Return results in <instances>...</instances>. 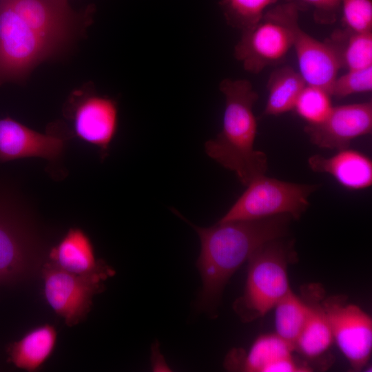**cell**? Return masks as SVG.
<instances>
[{"mask_svg": "<svg viewBox=\"0 0 372 372\" xmlns=\"http://www.w3.org/2000/svg\"><path fill=\"white\" fill-rule=\"evenodd\" d=\"M93 10L76 12L67 0H0V85L24 80L90 21Z\"/></svg>", "mask_w": 372, "mask_h": 372, "instance_id": "obj_1", "label": "cell"}, {"mask_svg": "<svg viewBox=\"0 0 372 372\" xmlns=\"http://www.w3.org/2000/svg\"><path fill=\"white\" fill-rule=\"evenodd\" d=\"M287 214L262 219L217 222L202 227L189 222L200 240L196 267L202 279L196 309L216 318L224 289L233 274L265 243L287 236Z\"/></svg>", "mask_w": 372, "mask_h": 372, "instance_id": "obj_2", "label": "cell"}, {"mask_svg": "<svg viewBox=\"0 0 372 372\" xmlns=\"http://www.w3.org/2000/svg\"><path fill=\"white\" fill-rule=\"evenodd\" d=\"M219 89L225 100L223 127L205 143V152L247 185L267 169V155L254 148L257 122L254 106L258 95L247 79H225Z\"/></svg>", "mask_w": 372, "mask_h": 372, "instance_id": "obj_3", "label": "cell"}, {"mask_svg": "<svg viewBox=\"0 0 372 372\" xmlns=\"http://www.w3.org/2000/svg\"><path fill=\"white\" fill-rule=\"evenodd\" d=\"M294 256L292 242L282 238L265 243L249 259L244 292L233 305L242 322L265 316L291 289L287 267Z\"/></svg>", "mask_w": 372, "mask_h": 372, "instance_id": "obj_4", "label": "cell"}, {"mask_svg": "<svg viewBox=\"0 0 372 372\" xmlns=\"http://www.w3.org/2000/svg\"><path fill=\"white\" fill-rule=\"evenodd\" d=\"M300 28L296 8L287 2L278 5L266 11L254 26L242 32L234 47V56L246 71L258 74L285 59L293 48Z\"/></svg>", "mask_w": 372, "mask_h": 372, "instance_id": "obj_5", "label": "cell"}, {"mask_svg": "<svg viewBox=\"0 0 372 372\" xmlns=\"http://www.w3.org/2000/svg\"><path fill=\"white\" fill-rule=\"evenodd\" d=\"M218 221L262 219L287 214L299 219L309 205V198L319 187L259 176Z\"/></svg>", "mask_w": 372, "mask_h": 372, "instance_id": "obj_6", "label": "cell"}, {"mask_svg": "<svg viewBox=\"0 0 372 372\" xmlns=\"http://www.w3.org/2000/svg\"><path fill=\"white\" fill-rule=\"evenodd\" d=\"M44 298L68 327L85 319L95 295L105 289L104 282L115 274L110 265L96 271L78 274L66 271L49 260L41 269Z\"/></svg>", "mask_w": 372, "mask_h": 372, "instance_id": "obj_7", "label": "cell"}, {"mask_svg": "<svg viewBox=\"0 0 372 372\" xmlns=\"http://www.w3.org/2000/svg\"><path fill=\"white\" fill-rule=\"evenodd\" d=\"M43 263L29 225L9 198L0 192V285L25 281Z\"/></svg>", "mask_w": 372, "mask_h": 372, "instance_id": "obj_8", "label": "cell"}, {"mask_svg": "<svg viewBox=\"0 0 372 372\" xmlns=\"http://www.w3.org/2000/svg\"><path fill=\"white\" fill-rule=\"evenodd\" d=\"M333 341L351 368L361 371L372 352V319L358 305L349 302L343 295L322 298Z\"/></svg>", "mask_w": 372, "mask_h": 372, "instance_id": "obj_9", "label": "cell"}, {"mask_svg": "<svg viewBox=\"0 0 372 372\" xmlns=\"http://www.w3.org/2000/svg\"><path fill=\"white\" fill-rule=\"evenodd\" d=\"M65 115L72 121L74 134L98 147L101 158H105L118 127L116 102L90 89H79L69 98Z\"/></svg>", "mask_w": 372, "mask_h": 372, "instance_id": "obj_10", "label": "cell"}, {"mask_svg": "<svg viewBox=\"0 0 372 372\" xmlns=\"http://www.w3.org/2000/svg\"><path fill=\"white\" fill-rule=\"evenodd\" d=\"M371 130V102L333 107L322 122L304 127L313 145L338 150L348 148L353 139L369 134Z\"/></svg>", "mask_w": 372, "mask_h": 372, "instance_id": "obj_11", "label": "cell"}, {"mask_svg": "<svg viewBox=\"0 0 372 372\" xmlns=\"http://www.w3.org/2000/svg\"><path fill=\"white\" fill-rule=\"evenodd\" d=\"M65 148V140L34 131L10 117L0 119V162L38 157L58 158Z\"/></svg>", "mask_w": 372, "mask_h": 372, "instance_id": "obj_12", "label": "cell"}, {"mask_svg": "<svg viewBox=\"0 0 372 372\" xmlns=\"http://www.w3.org/2000/svg\"><path fill=\"white\" fill-rule=\"evenodd\" d=\"M299 73L307 85L329 90L341 69L338 59L331 46L320 41L300 28L294 41Z\"/></svg>", "mask_w": 372, "mask_h": 372, "instance_id": "obj_13", "label": "cell"}, {"mask_svg": "<svg viewBox=\"0 0 372 372\" xmlns=\"http://www.w3.org/2000/svg\"><path fill=\"white\" fill-rule=\"evenodd\" d=\"M308 165L313 172L329 174L350 189H362L372 184L371 160L356 150L340 149L331 157L313 155L308 158Z\"/></svg>", "mask_w": 372, "mask_h": 372, "instance_id": "obj_14", "label": "cell"}, {"mask_svg": "<svg viewBox=\"0 0 372 372\" xmlns=\"http://www.w3.org/2000/svg\"><path fill=\"white\" fill-rule=\"evenodd\" d=\"M324 291L319 285L304 287L302 298L308 306L303 329L296 342L295 350L308 358L325 353L333 342L329 322L322 304Z\"/></svg>", "mask_w": 372, "mask_h": 372, "instance_id": "obj_15", "label": "cell"}, {"mask_svg": "<svg viewBox=\"0 0 372 372\" xmlns=\"http://www.w3.org/2000/svg\"><path fill=\"white\" fill-rule=\"evenodd\" d=\"M48 260L73 273H90L107 264L96 259L94 246L87 234L79 227L70 228L48 254Z\"/></svg>", "mask_w": 372, "mask_h": 372, "instance_id": "obj_16", "label": "cell"}, {"mask_svg": "<svg viewBox=\"0 0 372 372\" xmlns=\"http://www.w3.org/2000/svg\"><path fill=\"white\" fill-rule=\"evenodd\" d=\"M56 340L57 331L52 324L37 326L8 345V362L18 369L37 371L52 354Z\"/></svg>", "mask_w": 372, "mask_h": 372, "instance_id": "obj_17", "label": "cell"}, {"mask_svg": "<svg viewBox=\"0 0 372 372\" xmlns=\"http://www.w3.org/2000/svg\"><path fill=\"white\" fill-rule=\"evenodd\" d=\"M293 349L276 333L259 335L248 352L234 349L225 364L228 369L246 372H264L273 362L292 355Z\"/></svg>", "mask_w": 372, "mask_h": 372, "instance_id": "obj_18", "label": "cell"}, {"mask_svg": "<svg viewBox=\"0 0 372 372\" xmlns=\"http://www.w3.org/2000/svg\"><path fill=\"white\" fill-rule=\"evenodd\" d=\"M334 51L341 68L354 70L372 66V32L335 30L325 41Z\"/></svg>", "mask_w": 372, "mask_h": 372, "instance_id": "obj_19", "label": "cell"}, {"mask_svg": "<svg viewBox=\"0 0 372 372\" xmlns=\"http://www.w3.org/2000/svg\"><path fill=\"white\" fill-rule=\"evenodd\" d=\"M306 85L299 72L290 66L273 70L267 85L268 96L263 114L278 116L293 110Z\"/></svg>", "mask_w": 372, "mask_h": 372, "instance_id": "obj_20", "label": "cell"}, {"mask_svg": "<svg viewBox=\"0 0 372 372\" xmlns=\"http://www.w3.org/2000/svg\"><path fill=\"white\" fill-rule=\"evenodd\" d=\"M275 333L295 350L296 342L304 325L308 306L290 289L273 307Z\"/></svg>", "mask_w": 372, "mask_h": 372, "instance_id": "obj_21", "label": "cell"}, {"mask_svg": "<svg viewBox=\"0 0 372 372\" xmlns=\"http://www.w3.org/2000/svg\"><path fill=\"white\" fill-rule=\"evenodd\" d=\"M276 1L221 0L220 6L227 23L242 32L254 26Z\"/></svg>", "mask_w": 372, "mask_h": 372, "instance_id": "obj_22", "label": "cell"}, {"mask_svg": "<svg viewBox=\"0 0 372 372\" xmlns=\"http://www.w3.org/2000/svg\"><path fill=\"white\" fill-rule=\"evenodd\" d=\"M331 98L326 90L306 85L296 102L294 110L308 124H318L328 116L333 107Z\"/></svg>", "mask_w": 372, "mask_h": 372, "instance_id": "obj_23", "label": "cell"}, {"mask_svg": "<svg viewBox=\"0 0 372 372\" xmlns=\"http://www.w3.org/2000/svg\"><path fill=\"white\" fill-rule=\"evenodd\" d=\"M372 90V66L347 72L336 77L329 90L332 97L343 99L351 94L369 92Z\"/></svg>", "mask_w": 372, "mask_h": 372, "instance_id": "obj_24", "label": "cell"}, {"mask_svg": "<svg viewBox=\"0 0 372 372\" xmlns=\"http://www.w3.org/2000/svg\"><path fill=\"white\" fill-rule=\"evenodd\" d=\"M345 28L356 32H372L371 0H341Z\"/></svg>", "mask_w": 372, "mask_h": 372, "instance_id": "obj_25", "label": "cell"}, {"mask_svg": "<svg viewBox=\"0 0 372 372\" xmlns=\"http://www.w3.org/2000/svg\"><path fill=\"white\" fill-rule=\"evenodd\" d=\"M299 10H311L315 21L322 25L333 23L341 7V0H287Z\"/></svg>", "mask_w": 372, "mask_h": 372, "instance_id": "obj_26", "label": "cell"}, {"mask_svg": "<svg viewBox=\"0 0 372 372\" xmlns=\"http://www.w3.org/2000/svg\"><path fill=\"white\" fill-rule=\"evenodd\" d=\"M152 369L154 371H170V368L165 362L163 355L161 353L158 342H154L152 347L151 355Z\"/></svg>", "mask_w": 372, "mask_h": 372, "instance_id": "obj_27", "label": "cell"}]
</instances>
